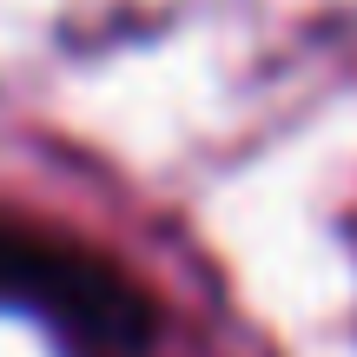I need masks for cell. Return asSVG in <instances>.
Here are the masks:
<instances>
[{
  "instance_id": "6da1fadb",
  "label": "cell",
  "mask_w": 357,
  "mask_h": 357,
  "mask_svg": "<svg viewBox=\"0 0 357 357\" xmlns=\"http://www.w3.org/2000/svg\"><path fill=\"white\" fill-rule=\"evenodd\" d=\"M0 298H20L100 344H146L153 331V305L126 271H113L86 245L47 238L26 225H0Z\"/></svg>"
}]
</instances>
